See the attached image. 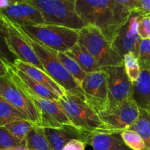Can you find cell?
I'll list each match as a JSON object with an SVG mask.
<instances>
[{"instance_id": "cell-1", "label": "cell", "mask_w": 150, "mask_h": 150, "mask_svg": "<svg viewBox=\"0 0 150 150\" xmlns=\"http://www.w3.org/2000/svg\"><path fill=\"white\" fill-rule=\"evenodd\" d=\"M18 27L35 51L47 74L61 86L65 92L76 95L84 100L81 87L60 62L57 58V51L42 45L29 34L25 32L19 26Z\"/></svg>"}, {"instance_id": "cell-2", "label": "cell", "mask_w": 150, "mask_h": 150, "mask_svg": "<svg viewBox=\"0 0 150 150\" xmlns=\"http://www.w3.org/2000/svg\"><path fill=\"white\" fill-rule=\"evenodd\" d=\"M40 11L46 24L80 30L86 24L76 11V0H27Z\"/></svg>"}, {"instance_id": "cell-3", "label": "cell", "mask_w": 150, "mask_h": 150, "mask_svg": "<svg viewBox=\"0 0 150 150\" xmlns=\"http://www.w3.org/2000/svg\"><path fill=\"white\" fill-rule=\"evenodd\" d=\"M79 42L95 59L100 68L124 64L123 59L98 28L86 25L79 30Z\"/></svg>"}, {"instance_id": "cell-4", "label": "cell", "mask_w": 150, "mask_h": 150, "mask_svg": "<svg viewBox=\"0 0 150 150\" xmlns=\"http://www.w3.org/2000/svg\"><path fill=\"white\" fill-rule=\"evenodd\" d=\"M57 102L72 125L81 131H110L107 130L98 114L81 98L65 92L59 97Z\"/></svg>"}, {"instance_id": "cell-5", "label": "cell", "mask_w": 150, "mask_h": 150, "mask_svg": "<svg viewBox=\"0 0 150 150\" xmlns=\"http://www.w3.org/2000/svg\"><path fill=\"white\" fill-rule=\"evenodd\" d=\"M19 26L38 42L57 52L66 53L79 41V31L64 26L46 23Z\"/></svg>"}, {"instance_id": "cell-6", "label": "cell", "mask_w": 150, "mask_h": 150, "mask_svg": "<svg viewBox=\"0 0 150 150\" xmlns=\"http://www.w3.org/2000/svg\"><path fill=\"white\" fill-rule=\"evenodd\" d=\"M114 0L76 1V11L85 24L98 28L109 42L114 26Z\"/></svg>"}, {"instance_id": "cell-7", "label": "cell", "mask_w": 150, "mask_h": 150, "mask_svg": "<svg viewBox=\"0 0 150 150\" xmlns=\"http://www.w3.org/2000/svg\"><path fill=\"white\" fill-rule=\"evenodd\" d=\"M0 31L2 33L7 48L16 57V59L32 64V65L45 71L43 66L21 32L18 26L9 20L1 12Z\"/></svg>"}, {"instance_id": "cell-8", "label": "cell", "mask_w": 150, "mask_h": 150, "mask_svg": "<svg viewBox=\"0 0 150 150\" xmlns=\"http://www.w3.org/2000/svg\"><path fill=\"white\" fill-rule=\"evenodd\" d=\"M86 103L100 114L109 106L106 73L103 70L87 73L81 84Z\"/></svg>"}, {"instance_id": "cell-9", "label": "cell", "mask_w": 150, "mask_h": 150, "mask_svg": "<svg viewBox=\"0 0 150 150\" xmlns=\"http://www.w3.org/2000/svg\"><path fill=\"white\" fill-rule=\"evenodd\" d=\"M0 96L32 124L41 127L40 114L35 104L6 76H0Z\"/></svg>"}, {"instance_id": "cell-10", "label": "cell", "mask_w": 150, "mask_h": 150, "mask_svg": "<svg viewBox=\"0 0 150 150\" xmlns=\"http://www.w3.org/2000/svg\"><path fill=\"white\" fill-rule=\"evenodd\" d=\"M140 108L133 98L98 114L107 130L121 133L128 129L139 118Z\"/></svg>"}, {"instance_id": "cell-11", "label": "cell", "mask_w": 150, "mask_h": 150, "mask_svg": "<svg viewBox=\"0 0 150 150\" xmlns=\"http://www.w3.org/2000/svg\"><path fill=\"white\" fill-rule=\"evenodd\" d=\"M106 73L108 91V109L133 98V83L128 79L124 64L100 68Z\"/></svg>"}, {"instance_id": "cell-12", "label": "cell", "mask_w": 150, "mask_h": 150, "mask_svg": "<svg viewBox=\"0 0 150 150\" xmlns=\"http://www.w3.org/2000/svg\"><path fill=\"white\" fill-rule=\"evenodd\" d=\"M142 16L133 13L124 26L120 29L113 42L114 49L123 59L125 54L133 53L137 57L142 39L138 34V26Z\"/></svg>"}, {"instance_id": "cell-13", "label": "cell", "mask_w": 150, "mask_h": 150, "mask_svg": "<svg viewBox=\"0 0 150 150\" xmlns=\"http://www.w3.org/2000/svg\"><path fill=\"white\" fill-rule=\"evenodd\" d=\"M9 20L21 26H32L45 23L38 8L26 1H13L9 7L0 10Z\"/></svg>"}, {"instance_id": "cell-14", "label": "cell", "mask_w": 150, "mask_h": 150, "mask_svg": "<svg viewBox=\"0 0 150 150\" xmlns=\"http://www.w3.org/2000/svg\"><path fill=\"white\" fill-rule=\"evenodd\" d=\"M83 142L92 146L93 150H132L117 132H87Z\"/></svg>"}, {"instance_id": "cell-15", "label": "cell", "mask_w": 150, "mask_h": 150, "mask_svg": "<svg viewBox=\"0 0 150 150\" xmlns=\"http://www.w3.org/2000/svg\"><path fill=\"white\" fill-rule=\"evenodd\" d=\"M13 65L19 70L25 73L26 76L31 78L32 80L40 83L41 85L46 87L47 89L55 93L59 97H61L65 93V91L63 89V88L59 86L54 79H51L47 74L46 72L32 65V64L25 62L21 60L16 59L13 63Z\"/></svg>"}, {"instance_id": "cell-16", "label": "cell", "mask_w": 150, "mask_h": 150, "mask_svg": "<svg viewBox=\"0 0 150 150\" xmlns=\"http://www.w3.org/2000/svg\"><path fill=\"white\" fill-rule=\"evenodd\" d=\"M45 135L54 150H62L73 139L83 142L85 131H81L73 125H62L60 128H44Z\"/></svg>"}, {"instance_id": "cell-17", "label": "cell", "mask_w": 150, "mask_h": 150, "mask_svg": "<svg viewBox=\"0 0 150 150\" xmlns=\"http://www.w3.org/2000/svg\"><path fill=\"white\" fill-rule=\"evenodd\" d=\"M133 99L141 109L150 106V75L148 71H142L140 76L133 83Z\"/></svg>"}, {"instance_id": "cell-18", "label": "cell", "mask_w": 150, "mask_h": 150, "mask_svg": "<svg viewBox=\"0 0 150 150\" xmlns=\"http://www.w3.org/2000/svg\"><path fill=\"white\" fill-rule=\"evenodd\" d=\"M66 54L76 60L86 73H91L100 70L95 59L79 42L67 51Z\"/></svg>"}, {"instance_id": "cell-19", "label": "cell", "mask_w": 150, "mask_h": 150, "mask_svg": "<svg viewBox=\"0 0 150 150\" xmlns=\"http://www.w3.org/2000/svg\"><path fill=\"white\" fill-rule=\"evenodd\" d=\"M26 146L29 150H54L45 135V129L34 125L26 137Z\"/></svg>"}, {"instance_id": "cell-20", "label": "cell", "mask_w": 150, "mask_h": 150, "mask_svg": "<svg viewBox=\"0 0 150 150\" xmlns=\"http://www.w3.org/2000/svg\"><path fill=\"white\" fill-rule=\"evenodd\" d=\"M57 56L60 62L63 64L66 70L81 86L87 73L82 69V67L78 64L76 60L67 55L66 53L57 52Z\"/></svg>"}, {"instance_id": "cell-21", "label": "cell", "mask_w": 150, "mask_h": 150, "mask_svg": "<svg viewBox=\"0 0 150 150\" xmlns=\"http://www.w3.org/2000/svg\"><path fill=\"white\" fill-rule=\"evenodd\" d=\"M128 129L136 131L150 150V114L140 108L139 118Z\"/></svg>"}, {"instance_id": "cell-22", "label": "cell", "mask_w": 150, "mask_h": 150, "mask_svg": "<svg viewBox=\"0 0 150 150\" xmlns=\"http://www.w3.org/2000/svg\"><path fill=\"white\" fill-rule=\"evenodd\" d=\"M20 120L26 119L23 114H21L0 96V127H4L13 121Z\"/></svg>"}, {"instance_id": "cell-23", "label": "cell", "mask_w": 150, "mask_h": 150, "mask_svg": "<svg viewBox=\"0 0 150 150\" xmlns=\"http://www.w3.org/2000/svg\"><path fill=\"white\" fill-rule=\"evenodd\" d=\"M123 63L128 79L133 83L138 80L142 73L137 57L133 53H128L123 57Z\"/></svg>"}, {"instance_id": "cell-24", "label": "cell", "mask_w": 150, "mask_h": 150, "mask_svg": "<svg viewBox=\"0 0 150 150\" xmlns=\"http://www.w3.org/2000/svg\"><path fill=\"white\" fill-rule=\"evenodd\" d=\"M26 146V139H20L12 134L4 127H0V150Z\"/></svg>"}, {"instance_id": "cell-25", "label": "cell", "mask_w": 150, "mask_h": 150, "mask_svg": "<svg viewBox=\"0 0 150 150\" xmlns=\"http://www.w3.org/2000/svg\"><path fill=\"white\" fill-rule=\"evenodd\" d=\"M34 124L26 120L13 121L4 126L8 131L20 139H26V136L32 130Z\"/></svg>"}, {"instance_id": "cell-26", "label": "cell", "mask_w": 150, "mask_h": 150, "mask_svg": "<svg viewBox=\"0 0 150 150\" xmlns=\"http://www.w3.org/2000/svg\"><path fill=\"white\" fill-rule=\"evenodd\" d=\"M120 134L125 144L132 150H149L142 138L134 130L127 129Z\"/></svg>"}, {"instance_id": "cell-27", "label": "cell", "mask_w": 150, "mask_h": 150, "mask_svg": "<svg viewBox=\"0 0 150 150\" xmlns=\"http://www.w3.org/2000/svg\"><path fill=\"white\" fill-rule=\"evenodd\" d=\"M138 61L142 71L150 70V39L142 40L139 46Z\"/></svg>"}, {"instance_id": "cell-28", "label": "cell", "mask_w": 150, "mask_h": 150, "mask_svg": "<svg viewBox=\"0 0 150 150\" xmlns=\"http://www.w3.org/2000/svg\"><path fill=\"white\" fill-rule=\"evenodd\" d=\"M138 34L142 40L150 39V17H143L138 26Z\"/></svg>"}, {"instance_id": "cell-29", "label": "cell", "mask_w": 150, "mask_h": 150, "mask_svg": "<svg viewBox=\"0 0 150 150\" xmlns=\"http://www.w3.org/2000/svg\"><path fill=\"white\" fill-rule=\"evenodd\" d=\"M0 59L6 60L11 63H14L16 59V57L8 49L2 33L0 31Z\"/></svg>"}, {"instance_id": "cell-30", "label": "cell", "mask_w": 150, "mask_h": 150, "mask_svg": "<svg viewBox=\"0 0 150 150\" xmlns=\"http://www.w3.org/2000/svg\"><path fill=\"white\" fill-rule=\"evenodd\" d=\"M133 13L142 17L150 16V0H136Z\"/></svg>"}, {"instance_id": "cell-31", "label": "cell", "mask_w": 150, "mask_h": 150, "mask_svg": "<svg viewBox=\"0 0 150 150\" xmlns=\"http://www.w3.org/2000/svg\"><path fill=\"white\" fill-rule=\"evenodd\" d=\"M86 144L79 139H73L70 141L62 150H85Z\"/></svg>"}, {"instance_id": "cell-32", "label": "cell", "mask_w": 150, "mask_h": 150, "mask_svg": "<svg viewBox=\"0 0 150 150\" xmlns=\"http://www.w3.org/2000/svg\"><path fill=\"white\" fill-rule=\"evenodd\" d=\"M13 1L10 0H0V10L7 8L13 3Z\"/></svg>"}, {"instance_id": "cell-33", "label": "cell", "mask_w": 150, "mask_h": 150, "mask_svg": "<svg viewBox=\"0 0 150 150\" xmlns=\"http://www.w3.org/2000/svg\"><path fill=\"white\" fill-rule=\"evenodd\" d=\"M6 75H7V69L3 60L0 59V76H4Z\"/></svg>"}, {"instance_id": "cell-34", "label": "cell", "mask_w": 150, "mask_h": 150, "mask_svg": "<svg viewBox=\"0 0 150 150\" xmlns=\"http://www.w3.org/2000/svg\"><path fill=\"white\" fill-rule=\"evenodd\" d=\"M3 150H29L26 147L24 146H20V147H14V148H10V149H3Z\"/></svg>"}, {"instance_id": "cell-35", "label": "cell", "mask_w": 150, "mask_h": 150, "mask_svg": "<svg viewBox=\"0 0 150 150\" xmlns=\"http://www.w3.org/2000/svg\"><path fill=\"white\" fill-rule=\"evenodd\" d=\"M145 111H147L148 113H149V114H150V106L149 107V108H147V109H146V110H145Z\"/></svg>"}, {"instance_id": "cell-36", "label": "cell", "mask_w": 150, "mask_h": 150, "mask_svg": "<svg viewBox=\"0 0 150 150\" xmlns=\"http://www.w3.org/2000/svg\"><path fill=\"white\" fill-rule=\"evenodd\" d=\"M148 72H149V75H150V70H149V71H148Z\"/></svg>"}, {"instance_id": "cell-37", "label": "cell", "mask_w": 150, "mask_h": 150, "mask_svg": "<svg viewBox=\"0 0 150 150\" xmlns=\"http://www.w3.org/2000/svg\"><path fill=\"white\" fill-rule=\"evenodd\" d=\"M149 17H150V16H149Z\"/></svg>"}]
</instances>
